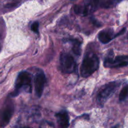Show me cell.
I'll list each match as a JSON object with an SVG mask.
<instances>
[{"mask_svg": "<svg viewBox=\"0 0 128 128\" xmlns=\"http://www.w3.org/2000/svg\"><path fill=\"white\" fill-rule=\"evenodd\" d=\"M69 41L72 42V51L76 55H80L81 52V43L78 40H70Z\"/></svg>", "mask_w": 128, "mask_h": 128, "instance_id": "8fae6325", "label": "cell"}, {"mask_svg": "<svg viewBox=\"0 0 128 128\" xmlns=\"http://www.w3.org/2000/svg\"><path fill=\"white\" fill-rule=\"evenodd\" d=\"M22 89L27 92H31L32 84H31V76L30 73L26 71L21 72L18 76L15 84V91L12 93V96H16L20 94Z\"/></svg>", "mask_w": 128, "mask_h": 128, "instance_id": "7a4b0ae2", "label": "cell"}, {"mask_svg": "<svg viewBox=\"0 0 128 128\" xmlns=\"http://www.w3.org/2000/svg\"><path fill=\"white\" fill-rule=\"evenodd\" d=\"M114 37H116V36L114 35L113 32L111 30H102L98 34L99 40L103 44L108 43L112 39L114 38Z\"/></svg>", "mask_w": 128, "mask_h": 128, "instance_id": "30bf717a", "label": "cell"}, {"mask_svg": "<svg viewBox=\"0 0 128 128\" xmlns=\"http://www.w3.org/2000/svg\"><path fill=\"white\" fill-rule=\"evenodd\" d=\"M128 65V55H121L112 58L110 55L106 58L104 61V66L110 68H118Z\"/></svg>", "mask_w": 128, "mask_h": 128, "instance_id": "5b68a950", "label": "cell"}, {"mask_svg": "<svg viewBox=\"0 0 128 128\" xmlns=\"http://www.w3.org/2000/svg\"><path fill=\"white\" fill-rule=\"evenodd\" d=\"M120 84L117 82H111L105 85L98 92L97 96V101L100 104H104L109 98L116 92Z\"/></svg>", "mask_w": 128, "mask_h": 128, "instance_id": "3957f363", "label": "cell"}, {"mask_svg": "<svg viewBox=\"0 0 128 128\" xmlns=\"http://www.w3.org/2000/svg\"><path fill=\"white\" fill-rule=\"evenodd\" d=\"M60 68L64 73H72L76 70V63L70 54L62 52L60 56Z\"/></svg>", "mask_w": 128, "mask_h": 128, "instance_id": "277c9868", "label": "cell"}, {"mask_svg": "<svg viewBox=\"0 0 128 128\" xmlns=\"http://www.w3.org/2000/svg\"><path fill=\"white\" fill-rule=\"evenodd\" d=\"M58 122L61 128H68L70 125V117L66 111L59 112L56 115Z\"/></svg>", "mask_w": 128, "mask_h": 128, "instance_id": "9c48e42d", "label": "cell"}, {"mask_svg": "<svg viewBox=\"0 0 128 128\" xmlns=\"http://www.w3.org/2000/svg\"></svg>", "mask_w": 128, "mask_h": 128, "instance_id": "5bb4252c", "label": "cell"}, {"mask_svg": "<svg viewBox=\"0 0 128 128\" xmlns=\"http://www.w3.org/2000/svg\"><path fill=\"white\" fill-rule=\"evenodd\" d=\"M38 28H39V23L38 21H35L33 23L31 24V30H32L33 32H36V33L38 34L39 31H38Z\"/></svg>", "mask_w": 128, "mask_h": 128, "instance_id": "4fadbf2b", "label": "cell"}, {"mask_svg": "<svg viewBox=\"0 0 128 128\" xmlns=\"http://www.w3.org/2000/svg\"><path fill=\"white\" fill-rule=\"evenodd\" d=\"M13 111L14 108L12 104H9L4 108V109L2 110L1 116V126H5L8 124L13 113Z\"/></svg>", "mask_w": 128, "mask_h": 128, "instance_id": "52a82bcc", "label": "cell"}, {"mask_svg": "<svg viewBox=\"0 0 128 128\" xmlns=\"http://www.w3.org/2000/svg\"><path fill=\"white\" fill-rule=\"evenodd\" d=\"M100 66V60L97 55L93 52H88L84 57L80 69L81 75L88 78L97 71Z\"/></svg>", "mask_w": 128, "mask_h": 128, "instance_id": "6da1fadb", "label": "cell"}, {"mask_svg": "<svg viewBox=\"0 0 128 128\" xmlns=\"http://www.w3.org/2000/svg\"><path fill=\"white\" fill-rule=\"evenodd\" d=\"M46 82V76L43 72H38L36 75L34 79V88L36 96L38 98L42 96Z\"/></svg>", "mask_w": 128, "mask_h": 128, "instance_id": "8992f818", "label": "cell"}, {"mask_svg": "<svg viewBox=\"0 0 128 128\" xmlns=\"http://www.w3.org/2000/svg\"><path fill=\"white\" fill-rule=\"evenodd\" d=\"M121 0H93L96 8H110L116 6Z\"/></svg>", "mask_w": 128, "mask_h": 128, "instance_id": "ba28073f", "label": "cell"}, {"mask_svg": "<svg viewBox=\"0 0 128 128\" xmlns=\"http://www.w3.org/2000/svg\"><path fill=\"white\" fill-rule=\"evenodd\" d=\"M127 98H128V84L122 89L119 96V99L121 101H124Z\"/></svg>", "mask_w": 128, "mask_h": 128, "instance_id": "7c38bea8", "label": "cell"}]
</instances>
